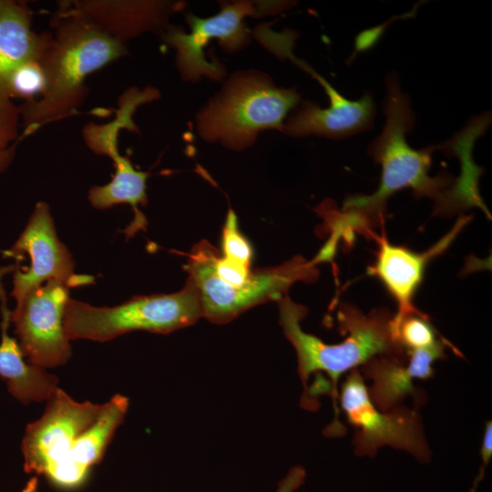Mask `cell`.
Here are the masks:
<instances>
[{
	"mask_svg": "<svg viewBox=\"0 0 492 492\" xmlns=\"http://www.w3.org/2000/svg\"><path fill=\"white\" fill-rule=\"evenodd\" d=\"M277 302L282 332L297 354L298 374L304 387L303 395L313 374L326 373L331 379V395L335 411V419L327 427L326 435H342L343 427L338 419L337 406L340 376L378 356L401 359L408 357L405 350L394 337L391 329L394 314L384 309L364 314L355 306L343 303L338 311V322L341 331L348 333V336L339 343L329 344L302 329L301 321L308 312L305 306L293 302L288 295Z\"/></svg>",
	"mask_w": 492,
	"mask_h": 492,
	"instance_id": "6da1fadb",
	"label": "cell"
},
{
	"mask_svg": "<svg viewBox=\"0 0 492 492\" xmlns=\"http://www.w3.org/2000/svg\"><path fill=\"white\" fill-rule=\"evenodd\" d=\"M385 88L383 101L385 122L381 134L367 149L369 156L382 167L378 189L371 195L350 196L343 208L362 228L384 220L386 201L398 190L411 189L415 196L432 199L436 205L456 179L448 172L429 175L436 146L422 149L409 146L406 134L414 128L415 116L410 97L402 91L396 72L387 74Z\"/></svg>",
	"mask_w": 492,
	"mask_h": 492,
	"instance_id": "7a4b0ae2",
	"label": "cell"
},
{
	"mask_svg": "<svg viewBox=\"0 0 492 492\" xmlns=\"http://www.w3.org/2000/svg\"><path fill=\"white\" fill-rule=\"evenodd\" d=\"M126 54L125 44L79 18L59 13L40 59L44 92L19 108L26 134L73 113L86 97L87 76Z\"/></svg>",
	"mask_w": 492,
	"mask_h": 492,
	"instance_id": "3957f363",
	"label": "cell"
},
{
	"mask_svg": "<svg viewBox=\"0 0 492 492\" xmlns=\"http://www.w3.org/2000/svg\"><path fill=\"white\" fill-rule=\"evenodd\" d=\"M184 269L199 292L203 317L219 324L258 304L278 302L296 282H310L319 276L314 263L302 256L252 272L224 260L207 241L191 249Z\"/></svg>",
	"mask_w": 492,
	"mask_h": 492,
	"instance_id": "277c9868",
	"label": "cell"
},
{
	"mask_svg": "<svg viewBox=\"0 0 492 492\" xmlns=\"http://www.w3.org/2000/svg\"><path fill=\"white\" fill-rule=\"evenodd\" d=\"M203 317L199 292L190 280L179 292L135 296L113 307L69 299L64 329L69 340L106 342L132 331L169 333Z\"/></svg>",
	"mask_w": 492,
	"mask_h": 492,
	"instance_id": "5b68a950",
	"label": "cell"
},
{
	"mask_svg": "<svg viewBox=\"0 0 492 492\" xmlns=\"http://www.w3.org/2000/svg\"><path fill=\"white\" fill-rule=\"evenodd\" d=\"M299 101L295 88L278 87L261 75H238L200 113L198 130L205 139L244 148L261 130H282L283 119Z\"/></svg>",
	"mask_w": 492,
	"mask_h": 492,
	"instance_id": "8992f818",
	"label": "cell"
},
{
	"mask_svg": "<svg viewBox=\"0 0 492 492\" xmlns=\"http://www.w3.org/2000/svg\"><path fill=\"white\" fill-rule=\"evenodd\" d=\"M348 422L355 428L354 445L359 456H374L378 448L390 446L411 453L421 462L430 458L420 416L415 409L397 406L378 409L358 370L343 382L339 399Z\"/></svg>",
	"mask_w": 492,
	"mask_h": 492,
	"instance_id": "52a82bcc",
	"label": "cell"
},
{
	"mask_svg": "<svg viewBox=\"0 0 492 492\" xmlns=\"http://www.w3.org/2000/svg\"><path fill=\"white\" fill-rule=\"evenodd\" d=\"M102 405L77 402L57 388L42 416L27 425L22 440L24 469L51 482L80 435L97 417Z\"/></svg>",
	"mask_w": 492,
	"mask_h": 492,
	"instance_id": "ba28073f",
	"label": "cell"
},
{
	"mask_svg": "<svg viewBox=\"0 0 492 492\" xmlns=\"http://www.w3.org/2000/svg\"><path fill=\"white\" fill-rule=\"evenodd\" d=\"M71 288L62 282H46L32 289L11 312L10 321L30 364L50 368L62 365L70 358L64 313Z\"/></svg>",
	"mask_w": 492,
	"mask_h": 492,
	"instance_id": "9c48e42d",
	"label": "cell"
},
{
	"mask_svg": "<svg viewBox=\"0 0 492 492\" xmlns=\"http://www.w3.org/2000/svg\"><path fill=\"white\" fill-rule=\"evenodd\" d=\"M8 254L16 258L26 254L30 260V264L25 270L18 268L13 277L15 307L32 289L46 282L57 281L77 287L93 281L90 276L75 274L73 258L58 239L49 207L43 201L36 203Z\"/></svg>",
	"mask_w": 492,
	"mask_h": 492,
	"instance_id": "30bf717a",
	"label": "cell"
},
{
	"mask_svg": "<svg viewBox=\"0 0 492 492\" xmlns=\"http://www.w3.org/2000/svg\"><path fill=\"white\" fill-rule=\"evenodd\" d=\"M256 9L249 2L225 5L218 15L200 18L190 14L187 21L190 33L179 27H169L164 41L177 51V65L181 75L189 80L200 77L220 79L224 74L219 62L206 60L203 48L210 39L216 38L227 49L236 50L248 40V29L243 23L247 15H255Z\"/></svg>",
	"mask_w": 492,
	"mask_h": 492,
	"instance_id": "8fae6325",
	"label": "cell"
},
{
	"mask_svg": "<svg viewBox=\"0 0 492 492\" xmlns=\"http://www.w3.org/2000/svg\"><path fill=\"white\" fill-rule=\"evenodd\" d=\"M49 34H37L31 26V15L24 4L0 0V150L16 137L19 108L11 101L8 83L20 66L39 61Z\"/></svg>",
	"mask_w": 492,
	"mask_h": 492,
	"instance_id": "7c38bea8",
	"label": "cell"
},
{
	"mask_svg": "<svg viewBox=\"0 0 492 492\" xmlns=\"http://www.w3.org/2000/svg\"><path fill=\"white\" fill-rule=\"evenodd\" d=\"M470 218L462 215L438 242L424 252H415L405 247L394 245L384 235L375 236L379 244L375 262L368 268L370 275L377 277L397 303V312L391 320L394 336L399 323L409 314H422L413 298L423 281L425 266L431 259L446 251Z\"/></svg>",
	"mask_w": 492,
	"mask_h": 492,
	"instance_id": "4fadbf2b",
	"label": "cell"
},
{
	"mask_svg": "<svg viewBox=\"0 0 492 492\" xmlns=\"http://www.w3.org/2000/svg\"><path fill=\"white\" fill-rule=\"evenodd\" d=\"M301 68L311 74L324 88L330 106L323 108L314 102L303 101L283 124L282 132L292 137L313 135L339 139L367 131L373 127L375 104L370 92L364 93L358 100H350L306 62Z\"/></svg>",
	"mask_w": 492,
	"mask_h": 492,
	"instance_id": "5bb4252c",
	"label": "cell"
},
{
	"mask_svg": "<svg viewBox=\"0 0 492 492\" xmlns=\"http://www.w3.org/2000/svg\"><path fill=\"white\" fill-rule=\"evenodd\" d=\"M64 5L61 14L79 18L124 44L162 27L171 5L159 1L84 0Z\"/></svg>",
	"mask_w": 492,
	"mask_h": 492,
	"instance_id": "9a60e30c",
	"label": "cell"
},
{
	"mask_svg": "<svg viewBox=\"0 0 492 492\" xmlns=\"http://www.w3.org/2000/svg\"><path fill=\"white\" fill-rule=\"evenodd\" d=\"M446 342L441 339L433 346L407 352L406 359L373 358L363 368L364 375L372 380L368 393L373 404L382 411L400 406L408 395L415 394L414 379H427L434 374L433 364L444 358Z\"/></svg>",
	"mask_w": 492,
	"mask_h": 492,
	"instance_id": "2e32d148",
	"label": "cell"
},
{
	"mask_svg": "<svg viewBox=\"0 0 492 492\" xmlns=\"http://www.w3.org/2000/svg\"><path fill=\"white\" fill-rule=\"evenodd\" d=\"M490 122V112L475 117L458 134L445 143L436 146V149L449 152L461 161V174L445 191L440 201L434 206L436 214L450 216L477 207L490 218L478 191V178L482 174V168L477 166L472 159L475 140L485 132Z\"/></svg>",
	"mask_w": 492,
	"mask_h": 492,
	"instance_id": "e0dca14e",
	"label": "cell"
},
{
	"mask_svg": "<svg viewBox=\"0 0 492 492\" xmlns=\"http://www.w3.org/2000/svg\"><path fill=\"white\" fill-rule=\"evenodd\" d=\"M128 407V399L114 395L103 404L96 420L77 438L53 483L75 487L86 479L89 469L103 457L108 445Z\"/></svg>",
	"mask_w": 492,
	"mask_h": 492,
	"instance_id": "ac0fdd59",
	"label": "cell"
},
{
	"mask_svg": "<svg viewBox=\"0 0 492 492\" xmlns=\"http://www.w3.org/2000/svg\"><path fill=\"white\" fill-rule=\"evenodd\" d=\"M1 341L0 377L5 382L8 391L23 404L47 401L57 387L58 379L45 368L26 363L17 341L8 333L11 312L6 307V297L1 284Z\"/></svg>",
	"mask_w": 492,
	"mask_h": 492,
	"instance_id": "d6986e66",
	"label": "cell"
},
{
	"mask_svg": "<svg viewBox=\"0 0 492 492\" xmlns=\"http://www.w3.org/2000/svg\"><path fill=\"white\" fill-rule=\"evenodd\" d=\"M115 173L112 179L103 186H93L87 195L89 203L97 210L127 203L135 213L132 223L126 230L127 236H131L139 229H145L147 220L138 210V205L147 203L146 181L149 174L138 170L128 158L120 154L114 159Z\"/></svg>",
	"mask_w": 492,
	"mask_h": 492,
	"instance_id": "ffe728a7",
	"label": "cell"
},
{
	"mask_svg": "<svg viewBox=\"0 0 492 492\" xmlns=\"http://www.w3.org/2000/svg\"><path fill=\"white\" fill-rule=\"evenodd\" d=\"M395 338L406 353L433 346L440 341L425 313L405 316L396 328Z\"/></svg>",
	"mask_w": 492,
	"mask_h": 492,
	"instance_id": "44dd1931",
	"label": "cell"
},
{
	"mask_svg": "<svg viewBox=\"0 0 492 492\" xmlns=\"http://www.w3.org/2000/svg\"><path fill=\"white\" fill-rule=\"evenodd\" d=\"M45 85V75L40 60L29 62L13 72L8 83V93L11 98L35 100L44 92Z\"/></svg>",
	"mask_w": 492,
	"mask_h": 492,
	"instance_id": "7402d4cb",
	"label": "cell"
},
{
	"mask_svg": "<svg viewBox=\"0 0 492 492\" xmlns=\"http://www.w3.org/2000/svg\"><path fill=\"white\" fill-rule=\"evenodd\" d=\"M222 258L231 263L251 268L252 249L241 233L235 212L229 210L222 230Z\"/></svg>",
	"mask_w": 492,
	"mask_h": 492,
	"instance_id": "603a6c76",
	"label": "cell"
},
{
	"mask_svg": "<svg viewBox=\"0 0 492 492\" xmlns=\"http://www.w3.org/2000/svg\"><path fill=\"white\" fill-rule=\"evenodd\" d=\"M305 469L301 466H292L278 485L276 492H295L304 482Z\"/></svg>",
	"mask_w": 492,
	"mask_h": 492,
	"instance_id": "cb8c5ba5",
	"label": "cell"
},
{
	"mask_svg": "<svg viewBox=\"0 0 492 492\" xmlns=\"http://www.w3.org/2000/svg\"><path fill=\"white\" fill-rule=\"evenodd\" d=\"M15 154V145L0 150V173L4 172L12 163Z\"/></svg>",
	"mask_w": 492,
	"mask_h": 492,
	"instance_id": "d4e9b609",
	"label": "cell"
},
{
	"mask_svg": "<svg viewBox=\"0 0 492 492\" xmlns=\"http://www.w3.org/2000/svg\"><path fill=\"white\" fill-rule=\"evenodd\" d=\"M21 492H38L36 477L31 478Z\"/></svg>",
	"mask_w": 492,
	"mask_h": 492,
	"instance_id": "484cf974",
	"label": "cell"
}]
</instances>
